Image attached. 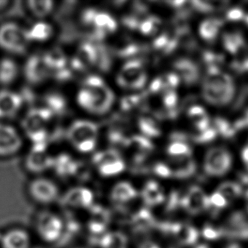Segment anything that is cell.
Wrapping results in <instances>:
<instances>
[{"mask_svg": "<svg viewBox=\"0 0 248 248\" xmlns=\"http://www.w3.org/2000/svg\"><path fill=\"white\" fill-rule=\"evenodd\" d=\"M139 196L135 186L130 181H119L110 188V201L117 205H124L134 201Z\"/></svg>", "mask_w": 248, "mask_h": 248, "instance_id": "d6986e66", "label": "cell"}, {"mask_svg": "<svg viewBox=\"0 0 248 248\" xmlns=\"http://www.w3.org/2000/svg\"><path fill=\"white\" fill-rule=\"evenodd\" d=\"M140 195L144 204L149 207L158 205L165 200L162 188L155 181H149L145 184Z\"/></svg>", "mask_w": 248, "mask_h": 248, "instance_id": "cb8c5ba5", "label": "cell"}, {"mask_svg": "<svg viewBox=\"0 0 248 248\" xmlns=\"http://www.w3.org/2000/svg\"><path fill=\"white\" fill-rule=\"evenodd\" d=\"M232 162V156L227 149L223 147L212 148L204 157V172L210 176H223L229 172Z\"/></svg>", "mask_w": 248, "mask_h": 248, "instance_id": "9c48e42d", "label": "cell"}, {"mask_svg": "<svg viewBox=\"0 0 248 248\" xmlns=\"http://www.w3.org/2000/svg\"><path fill=\"white\" fill-rule=\"evenodd\" d=\"M32 236L19 226L10 228L0 236V248H31Z\"/></svg>", "mask_w": 248, "mask_h": 248, "instance_id": "2e32d148", "label": "cell"}, {"mask_svg": "<svg viewBox=\"0 0 248 248\" xmlns=\"http://www.w3.org/2000/svg\"><path fill=\"white\" fill-rule=\"evenodd\" d=\"M22 99L18 94L12 91H0V118H9L20 109Z\"/></svg>", "mask_w": 248, "mask_h": 248, "instance_id": "44dd1931", "label": "cell"}, {"mask_svg": "<svg viewBox=\"0 0 248 248\" xmlns=\"http://www.w3.org/2000/svg\"><path fill=\"white\" fill-rule=\"evenodd\" d=\"M154 172L156 175L162 178H170L171 177L170 170L167 164L158 163L154 168Z\"/></svg>", "mask_w": 248, "mask_h": 248, "instance_id": "8d00e7d4", "label": "cell"}, {"mask_svg": "<svg viewBox=\"0 0 248 248\" xmlns=\"http://www.w3.org/2000/svg\"><path fill=\"white\" fill-rule=\"evenodd\" d=\"M203 237L209 240H216L223 237L220 228H216L210 224L205 225L202 231Z\"/></svg>", "mask_w": 248, "mask_h": 248, "instance_id": "e575fe53", "label": "cell"}, {"mask_svg": "<svg viewBox=\"0 0 248 248\" xmlns=\"http://www.w3.org/2000/svg\"><path fill=\"white\" fill-rule=\"evenodd\" d=\"M223 237L248 239V217L242 212H234L220 227Z\"/></svg>", "mask_w": 248, "mask_h": 248, "instance_id": "9a60e30c", "label": "cell"}, {"mask_svg": "<svg viewBox=\"0 0 248 248\" xmlns=\"http://www.w3.org/2000/svg\"><path fill=\"white\" fill-rule=\"evenodd\" d=\"M93 163L101 176L114 178L125 170V162L119 152L114 150L98 152L93 158Z\"/></svg>", "mask_w": 248, "mask_h": 248, "instance_id": "ba28073f", "label": "cell"}, {"mask_svg": "<svg viewBox=\"0 0 248 248\" xmlns=\"http://www.w3.org/2000/svg\"><path fill=\"white\" fill-rule=\"evenodd\" d=\"M226 198L228 202L232 201L242 195V186L233 181H226L218 186L217 191Z\"/></svg>", "mask_w": 248, "mask_h": 248, "instance_id": "f1b7e54d", "label": "cell"}, {"mask_svg": "<svg viewBox=\"0 0 248 248\" xmlns=\"http://www.w3.org/2000/svg\"><path fill=\"white\" fill-rule=\"evenodd\" d=\"M53 158L46 151L45 143H36L26 158L25 167L27 171L35 176H40L53 168Z\"/></svg>", "mask_w": 248, "mask_h": 248, "instance_id": "4fadbf2b", "label": "cell"}, {"mask_svg": "<svg viewBox=\"0 0 248 248\" xmlns=\"http://www.w3.org/2000/svg\"><path fill=\"white\" fill-rule=\"evenodd\" d=\"M91 27H93L97 37H104L114 32L117 30V24L109 14L97 11Z\"/></svg>", "mask_w": 248, "mask_h": 248, "instance_id": "603a6c76", "label": "cell"}, {"mask_svg": "<svg viewBox=\"0 0 248 248\" xmlns=\"http://www.w3.org/2000/svg\"><path fill=\"white\" fill-rule=\"evenodd\" d=\"M50 70L44 63L43 57L32 56L28 59L24 68L26 78L33 84L43 82L50 75Z\"/></svg>", "mask_w": 248, "mask_h": 248, "instance_id": "ffe728a7", "label": "cell"}, {"mask_svg": "<svg viewBox=\"0 0 248 248\" xmlns=\"http://www.w3.org/2000/svg\"><path fill=\"white\" fill-rule=\"evenodd\" d=\"M53 115L48 108H42L31 110L26 116L23 126L27 136L34 144L45 143L47 135V124Z\"/></svg>", "mask_w": 248, "mask_h": 248, "instance_id": "8992f818", "label": "cell"}, {"mask_svg": "<svg viewBox=\"0 0 248 248\" xmlns=\"http://www.w3.org/2000/svg\"><path fill=\"white\" fill-rule=\"evenodd\" d=\"M28 5L31 13L39 18L47 16L53 8V2L49 0H31Z\"/></svg>", "mask_w": 248, "mask_h": 248, "instance_id": "f546056e", "label": "cell"}, {"mask_svg": "<svg viewBox=\"0 0 248 248\" xmlns=\"http://www.w3.org/2000/svg\"><path fill=\"white\" fill-rule=\"evenodd\" d=\"M210 207H213L215 210H220L225 208L229 204V202L226 200L222 194H220L218 191H216L213 193L210 197Z\"/></svg>", "mask_w": 248, "mask_h": 248, "instance_id": "836d02e7", "label": "cell"}, {"mask_svg": "<svg viewBox=\"0 0 248 248\" xmlns=\"http://www.w3.org/2000/svg\"><path fill=\"white\" fill-rule=\"evenodd\" d=\"M46 101L47 108L52 111L53 114L54 112L62 113L66 108V101L62 97V95H59V94H50L47 95Z\"/></svg>", "mask_w": 248, "mask_h": 248, "instance_id": "4dcf8cb0", "label": "cell"}, {"mask_svg": "<svg viewBox=\"0 0 248 248\" xmlns=\"http://www.w3.org/2000/svg\"><path fill=\"white\" fill-rule=\"evenodd\" d=\"M226 248H242L239 245L237 244H232V245H229V246Z\"/></svg>", "mask_w": 248, "mask_h": 248, "instance_id": "60d3db41", "label": "cell"}, {"mask_svg": "<svg viewBox=\"0 0 248 248\" xmlns=\"http://www.w3.org/2000/svg\"><path fill=\"white\" fill-rule=\"evenodd\" d=\"M98 137V127L88 120L75 122L68 132L69 141L77 150L89 153L95 149Z\"/></svg>", "mask_w": 248, "mask_h": 248, "instance_id": "5b68a950", "label": "cell"}, {"mask_svg": "<svg viewBox=\"0 0 248 248\" xmlns=\"http://www.w3.org/2000/svg\"><path fill=\"white\" fill-rule=\"evenodd\" d=\"M195 248H210L208 246L205 245H200L196 247Z\"/></svg>", "mask_w": 248, "mask_h": 248, "instance_id": "b9f144b4", "label": "cell"}, {"mask_svg": "<svg viewBox=\"0 0 248 248\" xmlns=\"http://www.w3.org/2000/svg\"><path fill=\"white\" fill-rule=\"evenodd\" d=\"M53 168H56V171L63 176L72 175L78 169L76 162L66 155H61L56 159L53 158Z\"/></svg>", "mask_w": 248, "mask_h": 248, "instance_id": "83f0119b", "label": "cell"}, {"mask_svg": "<svg viewBox=\"0 0 248 248\" xmlns=\"http://www.w3.org/2000/svg\"><path fill=\"white\" fill-rule=\"evenodd\" d=\"M18 75L16 63L9 59L0 61V84L9 85L14 82Z\"/></svg>", "mask_w": 248, "mask_h": 248, "instance_id": "484cf974", "label": "cell"}, {"mask_svg": "<svg viewBox=\"0 0 248 248\" xmlns=\"http://www.w3.org/2000/svg\"><path fill=\"white\" fill-rule=\"evenodd\" d=\"M29 40L27 31L13 23H6L0 27V47L16 54L24 53Z\"/></svg>", "mask_w": 248, "mask_h": 248, "instance_id": "52a82bcc", "label": "cell"}, {"mask_svg": "<svg viewBox=\"0 0 248 248\" xmlns=\"http://www.w3.org/2000/svg\"><path fill=\"white\" fill-rule=\"evenodd\" d=\"M8 3V1H0V9L3 8Z\"/></svg>", "mask_w": 248, "mask_h": 248, "instance_id": "ab89813d", "label": "cell"}, {"mask_svg": "<svg viewBox=\"0 0 248 248\" xmlns=\"http://www.w3.org/2000/svg\"><path fill=\"white\" fill-rule=\"evenodd\" d=\"M27 194L37 205L48 207L61 200L62 191L59 184L47 177L34 176L27 184Z\"/></svg>", "mask_w": 248, "mask_h": 248, "instance_id": "277c9868", "label": "cell"}, {"mask_svg": "<svg viewBox=\"0 0 248 248\" xmlns=\"http://www.w3.org/2000/svg\"><path fill=\"white\" fill-rule=\"evenodd\" d=\"M202 93L206 101L213 105L224 106L232 101L234 86L232 78L220 72H212L204 78Z\"/></svg>", "mask_w": 248, "mask_h": 248, "instance_id": "3957f363", "label": "cell"}, {"mask_svg": "<svg viewBox=\"0 0 248 248\" xmlns=\"http://www.w3.org/2000/svg\"><path fill=\"white\" fill-rule=\"evenodd\" d=\"M156 227L159 228L162 233L172 236L179 245L183 246L194 245L199 239L198 231L188 223L163 222L158 223Z\"/></svg>", "mask_w": 248, "mask_h": 248, "instance_id": "30bf717a", "label": "cell"}, {"mask_svg": "<svg viewBox=\"0 0 248 248\" xmlns=\"http://www.w3.org/2000/svg\"><path fill=\"white\" fill-rule=\"evenodd\" d=\"M79 105L95 114H104L109 111L114 101V95L100 77L92 75L84 81L78 94Z\"/></svg>", "mask_w": 248, "mask_h": 248, "instance_id": "6da1fadb", "label": "cell"}, {"mask_svg": "<svg viewBox=\"0 0 248 248\" xmlns=\"http://www.w3.org/2000/svg\"><path fill=\"white\" fill-rule=\"evenodd\" d=\"M27 31L29 42H44L48 40L53 34V29L47 23L40 22L34 24Z\"/></svg>", "mask_w": 248, "mask_h": 248, "instance_id": "4316f807", "label": "cell"}, {"mask_svg": "<svg viewBox=\"0 0 248 248\" xmlns=\"http://www.w3.org/2000/svg\"><path fill=\"white\" fill-rule=\"evenodd\" d=\"M139 248H160L157 244L150 240L144 241L139 245Z\"/></svg>", "mask_w": 248, "mask_h": 248, "instance_id": "f35d334b", "label": "cell"}, {"mask_svg": "<svg viewBox=\"0 0 248 248\" xmlns=\"http://www.w3.org/2000/svg\"><path fill=\"white\" fill-rule=\"evenodd\" d=\"M219 24L217 21L208 20L202 24L200 33L204 39L207 40H214L218 31Z\"/></svg>", "mask_w": 248, "mask_h": 248, "instance_id": "1f68e13d", "label": "cell"}, {"mask_svg": "<svg viewBox=\"0 0 248 248\" xmlns=\"http://www.w3.org/2000/svg\"><path fill=\"white\" fill-rule=\"evenodd\" d=\"M168 166L170 170L171 177L178 179L189 178L196 172V165L191 159V156L181 159H172Z\"/></svg>", "mask_w": 248, "mask_h": 248, "instance_id": "7402d4cb", "label": "cell"}, {"mask_svg": "<svg viewBox=\"0 0 248 248\" xmlns=\"http://www.w3.org/2000/svg\"><path fill=\"white\" fill-rule=\"evenodd\" d=\"M22 146L19 135L14 127L0 123V157L16 154Z\"/></svg>", "mask_w": 248, "mask_h": 248, "instance_id": "e0dca14e", "label": "cell"}, {"mask_svg": "<svg viewBox=\"0 0 248 248\" xmlns=\"http://www.w3.org/2000/svg\"><path fill=\"white\" fill-rule=\"evenodd\" d=\"M65 227L62 216L48 209L40 210L34 217V233L40 241L47 245L59 242L64 234Z\"/></svg>", "mask_w": 248, "mask_h": 248, "instance_id": "7a4b0ae2", "label": "cell"}, {"mask_svg": "<svg viewBox=\"0 0 248 248\" xmlns=\"http://www.w3.org/2000/svg\"><path fill=\"white\" fill-rule=\"evenodd\" d=\"M101 57V49L89 43L79 47L78 54L72 60V67L75 70L83 71L98 64Z\"/></svg>", "mask_w": 248, "mask_h": 248, "instance_id": "ac0fdd59", "label": "cell"}, {"mask_svg": "<svg viewBox=\"0 0 248 248\" xmlns=\"http://www.w3.org/2000/svg\"><path fill=\"white\" fill-rule=\"evenodd\" d=\"M181 207L189 214L195 216L210 207L209 197L198 186H192L182 196Z\"/></svg>", "mask_w": 248, "mask_h": 248, "instance_id": "5bb4252c", "label": "cell"}, {"mask_svg": "<svg viewBox=\"0 0 248 248\" xmlns=\"http://www.w3.org/2000/svg\"><path fill=\"white\" fill-rule=\"evenodd\" d=\"M181 201H182V196L180 195L179 193L177 191H172L167 202V211H174L178 207H181Z\"/></svg>", "mask_w": 248, "mask_h": 248, "instance_id": "d590c367", "label": "cell"}, {"mask_svg": "<svg viewBox=\"0 0 248 248\" xmlns=\"http://www.w3.org/2000/svg\"><path fill=\"white\" fill-rule=\"evenodd\" d=\"M168 152L172 159L189 157L191 155L189 147L184 143H172L168 148Z\"/></svg>", "mask_w": 248, "mask_h": 248, "instance_id": "d6a6232c", "label": "cell"}, {"mask_svg": "<svg viewBox=\"0 0 248 248\" xmlns=\"http://www.w3.org/2000/svg\"><path fill=\"white\" fill-rule=\"evenodd\" d=\"M97 11L93 9H88L84 11L82 16V21L85 25H92L94 17L96 14Z\"/></svg>", "mask_w": 248, "mask_h": 248, "instance_id": "74e56055", "label": "cell"}, {"mask_svg": "<svg viewBox=\"0 0 248 248\" xmlns=\"http://www.w3.org/2000/svg\"><path fill=\"white\" fill-rule=\"evenodd\" d=\"M43 59L50 72L57 73L66 69L67 59L60 49L54 48L50 50L43 56Z\"/></svg>", "mask_w": 248, "mask_h": 248, "instance_id": "d4e9b609", "label": "cell"}, {"mask_svg": "<svg viewBox=\"0 0 248 248\" xmlns=\"http://www.w3.org/2000/svg\"><path fill=\"white\" fill-rule=\"evenodd\" d=\"M146 74L143 65L138 61L124 63L117 75V83L125 89H139L146 82Z\"/></svg>", "mask_w": 248, "mask_h": 248, "instance_id": "7c38bea8", "label": "cell"}, {"mask_svg": "<svg viewBox=\"0 0 248 248\" xmlns=\"http://www.w3.org/2000/svg\"><path fill=\"white\" fill-rule=\"evenodd\" d=\"M246 205L248 210V191L246 193Z\"/></svg>", "mask_w": 248, "mask_h": 248, "instance_id": "7bdbcfd3", "label": "cell"}, {"mask_svg": "<svg viewBox=\"0 0 248 248\" xmlns=\"http://www.w3.org/2000/svg\"><path fill=\"white\" fill-rule=\"evenodd\" d=\"M246 166H247V168H248V164H247Z\"/></svg>", "mask_w": 248, "mask_h": 248, "instance_id": "ee69618b", "label": "cell"}, {"mask_svg": "<svg viewBox=\"0 0 248 248\" xmlns=\"http://www.w3.org/2000/svg\"><path fill=\"white\" fill-rule=\"evenodd\" d=\"M95 194L89 187L76 186L62 194L61 200L72 210H90L95 204Z\"/></svg>", "mask_w": 248, "mask_h": 248, "instance_id": "8fae6325", "label": "cell"}]
</instances>
